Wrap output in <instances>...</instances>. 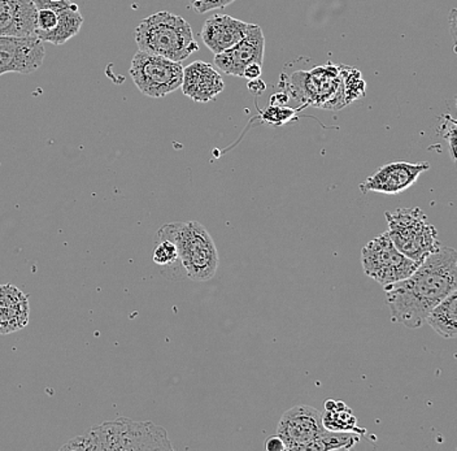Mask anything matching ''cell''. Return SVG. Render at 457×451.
Instances as JSON below:
<instances>
[{"mask_svg": "<svg viewBox=\"0 0 457 451\" xmlns=\"http://www.w3.org/2000/svg\"><path fill=\"white\" fill-rule=\"evenodd\" d=\"M384 289L393 322L410 330H419L428 313L457 290L455 248L441 245L420 263L412 275L386 285Z\"/></svg>", "mask_w": 457, "mask_h": 451, "instance_id": "6da1fadb", "label": "cell"}, {"mask_svg": "<svg viewBox=\"0 0 457 451\" xmlns=\"http://www.w3.org/2000/svg\"><path fill=\"white\" fill-rule=\"evenodd\" d=\"M62 450L153 451L173 450L165 428L151 422L120 418L91 428L71 439Z\"/></svg>", "mask_w": 457, "mask_h": 451, "instance_id": "7a4b0ae2", "label": "cell"}, {"mask_svg": "<svg viewBox=\"0 0 457 451\" xmlns=\"http://www.w3.org/2000/svg\"><path fill=\"white\" fill-rule=\"evenodd\" d=\"M157 239H170L176 245L186 276L193 281L213 279L219 268V251L212 236L198 221H176L162 225Z\"/></svg>", "mask_w": 457, "mask_h": 451, "instance_id": "3957f363", "label": "cell"}, {"mask_svg": "<svg viewBox=\"0 0 457 451\" xmlns=\"http://www.w3.org/2000/svg\"><path fill=\"white\" fill-rule=\"evenodd\" d=\"M139 51L182 63L199 50L190 24L174 13H157L139 22L136 29Z\"/></svg>", "mask_w": 457, "mask_h": 451, "instance_id": "277c9868", "label": "cell"}, {"mask_svg": "<svg viewBox=\"0 0 457 451\" xmlns=\"http://www.w3.org/2000/svg\"><path fill=\"white\" fill-rule=\"evenodd\" d=\"M387 220L388 238L403 255L421 263L436 250L441 244L438 242V230L428 221L424 211L419 207L399 208L395 213H385Z\"/></svg>", "mask_w": 457, "mask_h": 451, "instance_id": "5b68a950", "label": "cell"}, {"mask_svg": "<svg viewBox=\"0 0 457 451\" xmlns=\"http://www.w3.org/2000/svg\"><path fill=\"white\" fill-rule=\"evenodd\" d=\"M291 90L298 101L324 110H342L347 105L341 67L320 65L311 71H299L290 77Z\"/></svg>", "mask_w": 457, "mask_h": 451, "instance_id": "8992f818", "label": "cell"}, {"mask_svg": "<svg viewBox=\"0 0 457 451\" xmlns=\"http://www.w3.org/2000/svg\"><path fill=\"white\" fill-rule=\"evenodd\" d=\"M129 73L142 94L157 99L181 88L184 65L162 56L138 51L131 60Z\"/></svg>", "mask_w": 457, "mask_h": 451, "instance_id": "52a82bcc", "label": "cell"}, {"mask_svg": "<svg viewBox=\"0 0 457 451\" xmlns=\"http://www.w3.org/2000/svg\"><path fill=\"white\" fill-rule=\"evenodd\" d=\"M36 5L34 36L42 42L64 45L84 24L79 5L71 0H33Z\"/></svg>", "mask_w": 457, "mask_h": 451, "instance_id": "ba28073f", "label": "cell"}, {"mask_svg": "<svg viewBox=\"0 0 457 451\" xmlns=\"http://www.w3.org/2000/svg\"><path fill=\"white\" fill-rule=\"evenodd\" d=\"M361 264L365 275L382 287L407 279L420 265L403 255L386 232L362 247Z\"/></svg>", "mask_w": 457, "mask_h": 451, "instance_id": "9c48e42d", "label": "cell"}, {"mask_svg": "<svg viewBox=\"0 0 457 451\" xmlns=\"http://www.w3.org/2000/svg\"><path fill=\"white\" fill-rule=\"evenodd\" d=\"M324 432L321 413L305 405L286 411L277 427V435L281 437L287 451H308Z\"/></svg>", "mask_w": 457, "mask_h": 451, "instance_id": "30bf717a", "label": "cell"}, {"mask_svg": "<svg viewBox=\"0 0 457 451\" xmlns=\"http://www.w3.org/2000/svg\"><path fill=\"white\" fill-rule=\"evenodd\" d=\"M45 55V46L36 36L0 37V76L36 72L42 67Z\"/></svg>", "mask_w": 457, "mask_h": 451, "instance_id": "8fae6325", "label": "cell"}, {"mask_svg": "<svg viewBox=\"0 0 457 451\" xmlns=\"http://www.w3.org/2000/svg\"><path fill=\"white\" fill-rule=\"evenodd\" d=\"M430 164L427 162L410 163L404 161L391 162L382 165L370 177H368L360 190L362 193H381L395 196L410 189L416 184L419 177L427 172Z\"/></svg>", "mask_w": 457, "mask_h": 451, "instance_id": "7c38bea8", "label": "cell"}, {"mask_svg": "<svg viewBox=\"0 0 457 451\" xmlns=\"http://www.w3.org/2000/svg\"><path fill=\"white\" fill-rule=\"evenodd\" d=\"M265 37L262 28L253 24L250 33L233 47L214 55V67L230 76L243 77L251 64L262 65L264 62Z\"/></svg>", "mask_w": 457, "mask_h": 451, "instance_id": "4fadbf2b", "label": "cell"}, {"mask_svg": "<svg viewBox=\"0 0 457 451\" xmlns=\"http://www.w3.org/2000/svg\"><path fill=\"white\" fill-rule=\"evenodd\" d=\"M181 88L185 96L194 102L207 103L224 91L225 82L213 65L194 62L184 68Z\"/></svg>", "mask_w": 457, "mask_h": 451, "instance_id": "5bb4252c", "label": "cell"}, {"mask_svg": "<svg viewBox=\"0 0 457 451\" xmlns=\"http://www.w3.org/2000/svg\"><path fill=\"white\" fill-rule=\"evenodd\" d=\"M253 27V24L228 15H214L204 22L200 36L204 45L217 55L242 41Z\"/></svg>", "mask_w": 457, "mask_h": 451, "instance_id": "9a60e30c", "label": "cell"}, {"mask_svg": "<svg viewBox=\"0 0 457 451\" xmlns=\"http://www.w3.org/2000/svg\"><path fill=\"white\" fill-rule=\"evenodd\" d=\"M30 315L27 294L13 285H0V335L21 330Z\"/></svg>", "mask_w": 457, "mask_h": 451, "instance_id": "2e32d148", "label": "cell"}, {"mask_svg": "<svg viewBox=\"0 0 457 451\" xmlns=\"http://www.w3.org/2000/svg\"><path fill=\"white\" fill-rule=\"evenodd\" d=\"M33 0H0V37L34 36Z\"/></svg>", "mask_w": 457, "mask_h": 451, "instance_id": "e0dca14e", "label": "cell"}, {"mask_svg": "<svg viewBox=\"0 0 457 451\" xmlns=\"http://www.w3.org/2000/svg\"><path fill=\"white\" fill-rule=\"evenodd\" d=\"M428 325L443 338L453 339L457 336V290L451 293L441 304L428 313Z\"/></svg>", "mask_w": 457, "mask_h": 451, "instance_id": "ac0fdd59", "label": "cell"}, {"mask_svg": "<svg viewBox=\"0 0 457 451\" xmlns=\"http://www.w3.org/2000/svg\"><path fill=\"white\" fill-rule=\"evenodd\" d=\"M324 406L325 411L321 413V418L325 430L331 432H355L361 436L367 432L364 428L357 425L356 416L345 402L328 399Z\"/></svg>", "mask_w": 457, "mask_h": 451, "instance_id": "d6986e66", "label": "cell"}, {"mask_svg": "<svg viewBox=\"0 0 457 451\" xmlns=\"http://www.w3.org/2000/svg\"><path fill=\"white\" fill-rule=\"evenodd\" d=\"M361 435L355 432H331L325 430L308 451L350 450L359 444Z\"/></svg>", "mask_w": 457, "mask_h": 451, "instance_id": "ffe728a7", "label": "cell"}, {"mask_svg": "<svg viewBox=\"0 0 457 451\" xmlns=\"http://www.w3.org/2000/svg\"><path fill=\"white\" fill-rule=\"evenodd\" d=\"M153 261L162 267H173L179 259L176 245L170 239H157V246L153 253Z\"/></svg>", "mask_w": 457, "mask_h": 451, "instance_id": "44dd1931", "label": "cell"}, {"mask_svg": "<svg viewBox=\"0 0 457 451\" xmlns=\"http://www.w3.org/2000/svg\"><path fill=\"white\" fill-rule=\"evenodd\" d=\"M441 129L443 131V137L450 146L451 158L453 162H456V121L451 116H445L443 119Z\"/></svg>", "mask_w": 457, "mask_h": 451, "instance_id": "7402d4cb", "label": "cell"}, {"mask_svg": "<svg viewBox=\"0 0 457 451\" xmlns=\"http://www.w3.org/2000/svg\"><path fill=\"white\" fill-rule=\"evenodd\" d=\"M236 0H190V5L199 15L210 13V11L220 10V8L228 7Z\"/></svg>", "mask_w": 457, "mask_h": 451, "instance_id": "603a6c76", "label": "cell"}, {"mask_svg": "<svg viewBox=\"0 0 457 451\" xmlns=\"http://www.w3.org/2000/svg\"><path fill=\"white\" fill-rule=\"evenodd\" d=\"M294 115H295V113L290 110V108L281 107V105L273 107V105H271L270 110L264 113V120L265 121L270 122V124L279 125L293 119Z\"/></svg>", "mask_w": 457, "mask_h": 451, "instance_id": "cb8c5ba5", "label": "cell"}, {"mask_svg": "<svg viewBox=\"0 0 457 451\" xmlns=\"http://www.w3.org/2000/svg\"><path fill=\"white\" fill-rule=\"evenodd\" d=\"M265 450L267 451H285V444L278 435L271 436L265 441Z\"/></svg>", "mask_w": 457, "mask_h": 451, "instance_id": "d4e9b609", "label": "cell"}, {"mask_svg": "<svg viewBox=\"0 0 457 451\" xmlns=\"http://www.w3.org/2000/svg\"><path fill=\"white\" fill-rule=\"evenodd\" d=\"M262 65L259 64H251L245 68V72H243V77L247 79H260L262 77Z\"/></svg>", "mask_w": 457, "mask_h": 451, "instance_id": "484cf974", "label": "cell"}, {"mask_svg": "<svg viewBox=\"0 0 457 451\" xmlns=\"http://www.w3.org/2000/svg\"><path fill=\"white\" fill-rule=\"evenodd\" d=\"M265 88H267V87H265L264 82L260 79H250V82H248V90L253 91V93H264Z\"/></svg>", "mask_w": 457, "mask_h": 451, "instance_id": "4316f807", "label": "cell"}, {"mask_svg": "<svg viewBox=\"0 0 457 451\" xmlns=\"http://www.w3.org/2000/svg\"><path fill=\"white\" fill-rule=\"evenodd\" d=\"M277 101H278V103H277L276 107H278L282 103L288 101L287 96H285V94H276V96H271L270 104H273V103Z\"/></svg>", "mask_w": 457, "mask_h": 451, "instance_id": "83f0119b", "label": "cell"}]
</instances>
